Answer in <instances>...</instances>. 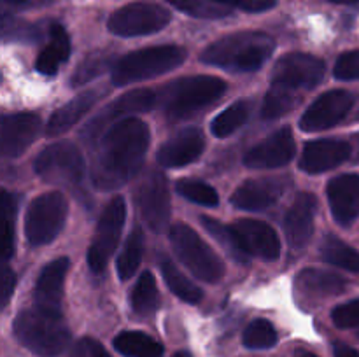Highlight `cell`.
Instances as JSON below:
<instances>
[{"instance_id": "cell-1", "label": "cell", "mask_w": 359, "mask_h": 357, "mask_svg": "<svg viewBox=\"0 0 359 357\" xmlns=\"http://www.w3.org/2000/svg\"><path fill=\"white\" fill-rule=\"evenodd\" d=\"M149 147V128L137 118L112 125L98 144L91 182L102 191H114L139 174Z\"/></svg>"}, {"instance_id": "cell-2", "label": "cell", "mask_w": 359, "mask_h": 357, "mask_svg": "<svg viewBox=\"0 0 359 357\" xmlns=\"http://www.w3.org/2000/svg\"><path fill=\"white\" fill-rule=\"evenodd\" d=\"M276 42L263 31H237L212 42L202 62L230 72H255L272 56Z\"/></svg>"}, {"instance_id": "cell-3", "label": "cell", "mask_w": 359, "mask_h": 357, "mask_svg": "<svg viewBox=\"0 0 359 357\" xmlns=\"http://www.w3.org/2000/svg\"><path fill=\"white\" fill-rule=\"evenodd\" d=\"M13 332L18 342L39 357H56L69 346L70 331L62 314L28 308L14 318Z\"/></svg>"}, {"instance_id": "cell-4", "label": "cell", "mask_w": 359, "mask_h": 357, "mask_svg": "<svg viewBox=\"0 0 359 357\" xmlns=\"http://www.w3.org/2000/svg\"><path fill=\"white\" fill-rule=\"evenodd\" d=\"M226 90L228 84L219 77H182V79H175L174 83L163 86V90L156 93V104H160L168 118L182 119L214 104Z\"/></svg>"}, {"instance_id": "cell-5", "label": "cell", "mask_w": 359, "mask_h": 357, "mask_svg": "<svg viewBox=\"0 0 359 357\" xmlns=\"http://www.w3.org/2000/svg\"><path fill=\"white\" fill-rule=\"evenodd\" d=\"M184 59L186 49L172 44L153 46V48L128 52L112 66V84L126 86V84L137 83V80L163 76V74L177 69Z\"/></svg>"}, {"instance_id": "cell-6", "label": "cell", "mask_w": 359, "mask_h": 357, "mask_svg": "<svg viewBox=\"0 0 359 357\" xmlns=\"http://www.w3.org/2000/svg\"><path fill=\"white\" fill-rule=\"evenodd\" d=\"M168 237L175 255L193 275L209 284H216L223 279V261L193 227L188 224H174L168 230Z\"/></svg>"}, {"instance_id": "cell-7", "label": "cell", "mask_w": 359, "mask_h": 357, "mask_svg": "<svg viewBox=\"0 0 359 357\" xmlns=\"http://www.w3.org/2000/svg\"><path fill=\"white\" fill-rule=\"evenodd\" d=\"M69 205L62 192L51 191L37 196L25 217V237L28 244L39 247L55 240L63 230Z\"/></svg>"}, {"instance_id": "cell-8", "label": "cell", "mask_w": 359, "mask_h": 357, "mask_svg": "<svg viewBox=\"0 0 359 357\" xmlns=\"http://www.w3.org/2000/svg\"><path fill=\"white\" fill-rule=\"evenodd\" d=\"M35 174L49 184L74 188L84 178V160L72 142L51 144L34 161Z\"/></svg>"}, {"instance_id": "cell-9", "label": "cell", "mask_w": 359, "mask_h": 357, "mask_svg": "<svg viewBox=\"0 0 359 357\" xmlns=\"http://www.w3.org/2000/svg\"><path fill=\"white\" fill-rule=\"evenodd\" d=\"M172 20L167 7L154 2H132L119 7L109 18V30L119 37H139L163 30Z\"/></svg>"}, {"instance_id": "cell-10", "label": "cell", "mask_w": 359, "mask_h": 357, "mask_svg": "<svg viewBox=\"0 0 359 357\" xmlns=\"http://www.w3.org/2000/svg\"><path fill=\"white\" fill-rule=\"evenodd\" d=\"M325 62L318 56L309 52H287L273 66L272 86L298 94L300 91L318 86L325 77Z\"/></svg>"}, {"instance_id": "cell-11", "label": "cell", "mask_w": 359, "mask_h": 357, "mask_svg": "<svg viewBox=\"0 0 359 357\" xmlns=\"http://www.w3.org/2000/svg\"><path fill=\"white\" fill-rule=\"evenodd\" d=\"M125 200L121 196H116L107 203V206L102 212L97 230H95L93 241H91L90 251H88V265H90L91 272L100 273L105 270L109 259H111L116 247H118L119 237H121L123 226H125Z\"/></svg>"}, {"instance_id": "cell-12", "label": "cell", "mask_w": 359, "mask_h": 357, "mask_svg": "<svg viewBox=\"0 0 359 357\" xmlns=\"http://www.w3.org/2000/svg\"><path fill=\"white\" fill-rule=\"evenodd\" d=\"M135 203L147 226L160 233L170 220V196L167 177L161 172L151 170L135 189Z\"/></svg>"}, {"instance_id": "cell-13", "label": "cell", "mask_w": 359, "mask_h": 357, "mask_svg": "<svg viewBox=\"0 0 359 357\" xmlns=\"http://www.w3.org/2000/svg\"><path fill=\"white\" fill-rule=\"evenodd\" d=\"M356 105V98L346 90L326 91L316 98L300 118V128L307 133L325 132L339 125Z\"/></svg>"}, {"instance_id": "cell-14", "label": "cell", "mask_w": 359, "mask_h": 357, "mask_svg": "<svg viewBox=\"0 0 359 357\" xmlns=\"http://www.w3.org/2000/svg\"><path fill=\"white\" fill-rule=\"evenodd\" d=\"M156 93L153 90H133L128 93L121 94L119 98H116L111 105L104 108L97 118H93L90 121V125L84 128L83 139H86L88 142L98 139L102 133L107 132L112 126V122L119 118H128L132 114H140V112H147L149 108H153V105L156 104ZM116 125V122H114Z\"/></svg>"}, {"instance_id": "cell-15", "label": "cell", "mask_w": 359, "mask_h": 357, "mask_svg": "<svg viewBox=\"0 0 359 357\" xmlns=\"http://www.w3.org/2000/svg\"><path fill=\"white\" fill-rule=\"evenodd\" d=\"M297 150L290 128H280L245 153L244 163L249 168H279L290 163Z\"/></svg>"}, {"instance_id": "cell-16", "label": "cell", "mask_w": 359, "mask_h": 357, "mask_svg": "<svg viewBox=\"0 0 359 357\" xmlns=\"http://www.w3.org/2000/svg\"><path fill=\"white\" fill-rule=\"evenodd\" d=\"M353 156V146L346 140L319 139L304 147L300 156V170L305 174H325L340 167Z\"/></svg>"}, {"instance_id": "cell-17", "label": "cell", "mask_w": 359, "mask_h": 357, "mask_svg": "<svg viewBox=\"0 0 359 357\" xmlns=\"http://www.w3.org/2000/svg\"><path fill=\"white\" fill-rule=\"evenodd\" d=\"M231 227L237 233L249 258L255 255V258L266 259V261H276L280 255L279 237H277L276 230L263 220L241 219L231 224Z\"/></svg>"}, {"instance_id": "cell-18", "label": "cell", "mask_w": 359, "mask_h": 357, "mask_svg": "<svg viewBox=\"0 0 359 357\" xmlns=\"http://www.w3.org/2000/svg\"><path fill=\"white\" fill-rule=\"evenodd\" d=\"M41 119L30 112L4 115L2 119V154L6 158L21 156L41 133Z\"/></svg>"}, {"instance_id": "cell-19", "label": "cell", "mask_w": 359, "mask_h": 357, "mask_svg": "<svg viewBox=\"0 0 359 357\" xmlns=\"http://www.w3.org/2000/svg\"><path fill=\"white\" fill-rule=\"evenodd\" d=\"M328 202L340 226H351L359 219V175L344 174L328 182Z\"/></svg>"}, {"instance_id": "cell-20", "label": "cell", "mask_w": 359, "mask_h": 357, "mask_svg": "<svg viewBox=\"0 0 359 357\" xmlns=\"http://www.w3.org/2000/svg\"><path fill=\"white\" fill-rule=\"evenodd\" d=\"M70 261L67 258H58L48 262L42 268L35 284V307L51 314H62V298L65 276L69 272Z\"/></svg>"}, {"instance_id": "cell-21", "label": "cell", "mask_w": 359, "mask_h": 357, "mask_svg": "<svg viewBox=\"0 0 359 357\" xmlns=\"http://www.w3.org/2000/svg\"><path fill=\"white\" fill-rule=\"evenodd\" d=\"M318 198L312 192H300L287 210L284 219V231H286L287 244L291 248H304L309 244L314 233V216Z\"/></svg>"}, {"instance_id": "cell-22", "label": "cell", "mask_w": 359, "mask_h": 357, "mask_svg": "<svg viewBox=\"0 0 359 357\" xmlns=\"http://www.w3.org/2000/svg\"><path fill=\"white\" fill-rule=\"evenodd\" d=\"M205 147V139L198 128H186L172 136L158 150V163L167 168L188 167L198 160Z\"/></svg>"}, {"instance_id": "cell-23", "label": "cell", "mask_w": 359, "mask_h": 357, "mask_svg": "<svg viewBox=\"0 0 359 357\" xmlns=\"http://www.w3.org/2000/svg\"><path fill=\"white\" fill-rule=\"evenodd\" d=\"M283 196V186L277 181H266V178H256V181H245L238 186L231 195V203L237 209L259 212L266 210L277 203Z\"/></svg>"}, {"instance_id": "cell-24", "label": "cell", "mask_w": 359, "mask_h": 357, "mask_svg": "<svg viewBox=\"0 0 359 357\" xmlns=\"http://www.w3.org/2000/svg\"><path fill=\"white\" fill-rule=\"evenodd\" d=\"M70 56V38L65 28L60 23H51L48 28V42L39 52L35 66L44 76H55L60 66Z\"/></svg>"}, {"instance_id": "cell-25", "label": "cell", "mask_w": 359, "mask_h": 357, "mask_svg": "<svg viewBox=\"0 0 359 357\" xmlns=\"http://www.w3.org/2000/svg\"><path fill=\"white\" fill-rule=\"evenodd\" d=\"M98 98H100V91L98 90H90L84 91L83 94H77L76 98H72L69 104L63 105L62 108H58L51 115V119L48 121V126H46V135L58 136L62 133H65L67 130L72 128L97 104Z\"/></svg>"}, {"instance_id": "cell-26", "label": "cell", "mask_w": 359, "mask_h": 357, "mask_svg": "<svg viewBox=\"0 0 359 357\" xmlns=\"http://www.w3.org/2000/svg\"><path fill=\"white\" fill-rule=\"evenodd\" d=\"M294 287H297L298 294L304 298H330L344 293L346 280L337 273L307 268L298 273Z\"/></svg>"}, {"instance_id": "cell-27", "label": "cell", "mask_w": 359, "mask_h": 357, "mask_svg": "<svg viewBox=\"0 0 359 357\" xmlns=\"http://www.w3.org/2000/svg\"><path fill=\"white\" fill-rule=\"evenodd\" d=\"M125 357H163V346L142 331H123L112 342Z\"/></svg>"}, {"instance_id": "cell-28", "label": "cell", "mask_w": 359, "mask_h": 357, "mask_svg": "<svg viewBox=\"0 0 359 357\" xmlns=\"http://www.w3.org/2000/svg\"><path fill=\"white\" fill-rule=\"evenodd\" d=\"M160 270L161 275H163L165 279V284L170 287V290L175 296L191 304H196L202 301V289H200L195 282H191V280L175 266V262L172 261V259H168L167 255L163 254L160 255Z\"/></svg>"}, {"instance_id": "cell-29", "label": "cell", "mask_w": 359, "mask_h": 357, "mask_svg": "<svg viewBox=\"0 0 359 357\" xmlns=\"http://www.w3.org/2000/svg\"><path fill=\"white\" fill-rule=\"evenodd\" d=\"M132 308L137 315L149 317L160 308V293L151 272H144L132 290Z\"/></svg>"}, {"instance_id": "cell-30", "label": "cell", "mask_w": 359, "mask_h": 357, "mask_svg": "<svg viewBox=\"0 0 359 357\" xmlns=\"http://www.w3.org/2000/svg\"><path fill=\"white\" fill-rule=\"evenodd\" d=\"M321 254L330 265H335L351 273H359V251L340 238L328 234L321 245Z\"/></svg>"}, {"instance_id": "cell-31", "label": "cell", "mask_w": 359, "mask_h": 357, "mask_svg": "<svg viewBox=\"0 0 359 357\" xmlns=\"http://www.w3.org/2000/svg\"><path fill=\"white\" fill-rule=\"evenodd\" d=\"M144 254V234L139 226L132 230V233L126 238V244L123 247L121 254L118 258V273L121 280H130L139 270L140 261Z\"/></svg>"}, {"instance_id": "cell-32", "label": "cell", "mask_w": 359, "mask_h": 357, "mask_svg": "<svg viewBox=\"0 0 359 357\" xmlns=\"http://www.w3.org/2000/svg\"><path fill=\"white\" fill-rule=\"evenodd\" d=\"M202 224L203 227H205V230L209 231L224 248H226L228 254H230L235 261L242 262V265H245V262L249 261V254L244 251V247H242L241 240H238L233 227L226 226V224L219 223L217 219H212V217L207 216H202Z\"/></svg>"}, {"instance_id": "cell-33", "label": "cell", "mask_w": 359, "mask_h": 357, "mask_svg": "<svg viewBox=\"0 0 359 357\" xmlns=\"http://www.w3.org/2000/svg\"><path fill=\"white\" fill-rule=\"evenodd\" d=\"M249 118V104L248 102H235L230 107L224 108L219 115H216L210 125V132L217 136V139H224L230 136L231 133L237 132L238 128L245 125Z\"/></svg>"}, {"instance_id": "cell-34", "label": "cell", "mask_w": 359, "mask_h": 357, "mask_svg": "<svg viewBox=\"0 0 359 357\" xmlns=\"http://www.w3.org/2000/svg\"><path fill=\"white\" fill-rule=\"evenodd\" d=\"M242 342L251 350L272 349L277 343V331L273 324L266 318H256L245 328Z\"/></svg>"}, {"instance_id": "cell-35", "label": "cell", "mask_w": 359, "mask_h": 357, "mask_svg": "<svg viewBox=\"0 0 359 357\" xmlns=\"http://www.w3.org/2000/svg\"><path fill=\"white\" fill-rule=\"evenodd\" d=\"M300 97L290 91H284L280 88L270 86L269 93L263 98L262 118L263 119H277L280 115H286L294 105L298 104Z\"/></svg>"}, {"instance_id": "cell-36", "label": "cell", "mask_w": 359, "mask_h": 357, "mask_svg": "<svg viewBox=\"0 0 359 357\" xmlns=\"http://www.w3.org/2000/svg\"><path fill=\"white\" fill-rule=\"evenodd\" d=\"M182 13L193 18H203V20H217L231 14V9L226 6L214 2V0H167Z\"/></svg>"}, {"instance_id": "cell-37", "label": "cell", "mask_w": 359, "mask_h": 357, "mask_svg": "<svg viewBox=\"0 0 359 357\" xmlns=\"http://www.w3.org/2000/svg\"><path fill=\"white\" fill-rule=\"evenodd\" d=\"M175 191L182 196V198L189 200L193 203H198L203 206H216L219 203V196H217L216 189L212 186L205 184L202 181H193V178H182L175 184Z\"/></svg>"}, {"instance_id": "cell-38", "label": "cell", "mask_w": 359, "mask_h": 357, "mask_svg": "<svg viewBox=\"0 0 359 357\" xmlns=\"http://www.w3.org/2000/svg\"><path fill=\"white\" fill-rule=\"evenodd\" d=\"M4 206V240H2V261H9L14 254V226H16V198L9 191H2Z\"/></svg>"}, {"instance_id": "cell-39", "label": "cell", "mask_w": 359, "mask_h": 357, "mask_svg": "<svg viewBox=\"0 0 359 357\" xmlns=\"http://www.w3.org/2000/svg\"><path fill=\"white\" fill-rule=\"evenodd\" d=\"M42 31L37 24H32L28 21L18 20L4 14L2 21V37L6 41H20V42H37L41 38Z\"/></svg>"}, {"instance_id": "cell-40", "label": "cell", "mask_w": 359, "mask_h": 357, "mask_svg": "<svg viewBox=\"0 0 359 357\" xmlns=\"http://www.w3.org/2000/svg\"><path fill=\"white\" fill-rule=\"evenodd\" d=\"M109 66H114L112 65L111 56L102 55V52H98V55H91L90 58L84 59V62L76 69V72H74L72 76V86L74 88L83 86V84L88 83V80L102 76Z\"/></svg>"}, {"instance_id": "cell-41", "label": "cell", "mask_w": 359, "mask_h": 357, "mask_svg": "<svg viewBox=\"0 0 359 357\" xmlns=\"http://www.w3.org/2000/svg\"><path fill=\"white\" fill-rule=\"evenodd\" d=\"M332 321L339 329L359 328V298L333 308Z\"/></svg>"}, {"instance_id": "cell-42", "label": "cell", "mask_w": 359, "mask_h": 357, "mask_svg": "<svg viewBox=\"0 0 359 357\" xmlns=\"http://www.w3.org/2000/svg\"><path fill=\"white\" fill-rule=\"evenodd\" d=\"M333 76L339 80H358L359 79V49L347 51L339 56L333 69Z\"/></svg>"}, {"instance_id": "cell-43", "label": "cell", "mask_w": 359, "mask_h": 357, "mask_svg": "<svg viewBox=\"0 0 359 357\" xmlns=\"http://www.w3.org/2000/svg\"><path fill=\"white\" fill-rule=\"evenodd\" d=\"M70 357H112L100 342L93 338L77 340L70 350Z\"/></svg>"}, {"instance_id": "cell-44", "label": "cell", "mask_w": 359, "mask_h": 357, "mask_svg": "<svg viewBox=\"0 0 359 357\" xmlns=\"http://www.w3.org/2000/svg\"><path fill=\"white\" fill-rule=\"evenodd\" d=\"M230 9H241L245 13H265L277 6V0H214Z\"/></svg>"}, {"instance_id": "cell-45", "label": "cell", "mask_w": 359, "mask_h": 357, "mask_svg": "<svg viewBox=\"0 0 359 357\" xmlns=\"http://www.w3.org/2000/svg\"><path fill=\"white\" fill-rule=\"evenodd\" d=\"M14 287H16V275L9 268L7 261H4L2 272H0V303H2V307H6L9 303Z\"/></svg>"}, {"instance_id": "cell-46", "label": "cell", "mask_w": 359, "mask_h": 357, "mask_svg": "<svg viewBox=\"0 0 359 357\" xmlns=\"http://www.w3.org/2000/svg\"><path fill=\"white\" fill-rule=\"evenodd\" d=\"M333 357H359V350L346 343H335L333 345Z\"/></svg>"}, {"instance_id": "cell-47", "label": "cell", "mask_w": 359, "mask_h": 357, "mask_svg": "<svg viewBox=\"0 0 359 357\" xmlns=\"http://www.w3.org/2000/svg\"><path fill=\"white\" fill-rule=\"evenodd\" d=\"M353 158L354 161H359V133L354 135V142H353Z\"/></svg>"}, {"instance_id": "cell-48", "label": "cell", "mask_w": 359, "mask_h": 357, "mask_svg": "<svg viewBox=\"0 0 359 357\" xmlns=\"http://www.w3.org/2000/svg\"><path fill=\"white\" fill-rule=\"evenodd\" d=\"M6 6H25V4H28L30 0H2Z\"/></svg>"}, {"instance_id": "cell-49", "label": "cell", "mask_w": 359, "mask_h": 357, "mask_svg": "<svg viewBox=\"0 0 359 357\" xmlns=\"http://www.w3.org/2000/svg\"><path fill=\"white\" fill-rule=\"evenodd\" d=\"M332 4H342V6H351V4H358L359 0H328Z\"/></svg>"}, {"instance_id": "cell-50", "label": "cell", "mask_w": 359, "mask_h": 357, "mask_svg": "<svg viewBox=\"0 0 359 357\" xmlns=\"http://www.w3.org/2000/svg\"><path fill=\"white\" fill-rule=\"evenodd\" d=\"M172 357H193V356L189 352H186V350H181V352H175Z\"/></svg>"}, {"instance_id": "cell-51", "label": "cell", "mask_w": 359, "mask_h": 357, "mask_svg": "<svg viewBox=\"0 0 359 357\" xmlns=\"http://www.w3.org/2000/svg\"><path fill=\"white\" fill-rule=\"evenodd\" d=\"M354 114H353V119L354 121H359V102H358V105H354Z\"/></svg>"}, {"instance_id": "cell-52", "label": "cell", "mask_w": 359, "mask_h": 357, "mask_svg": "<svg viewBox=\"0 0 359 357\" xmlns=\"http://www.w3.org/2000/svg\"><path fill=\"white\" fill-rule=\"evenodd\" d=\"M297 357H318V356H316V354H312V352H300Z\"/></svg>"}]
</instances>
